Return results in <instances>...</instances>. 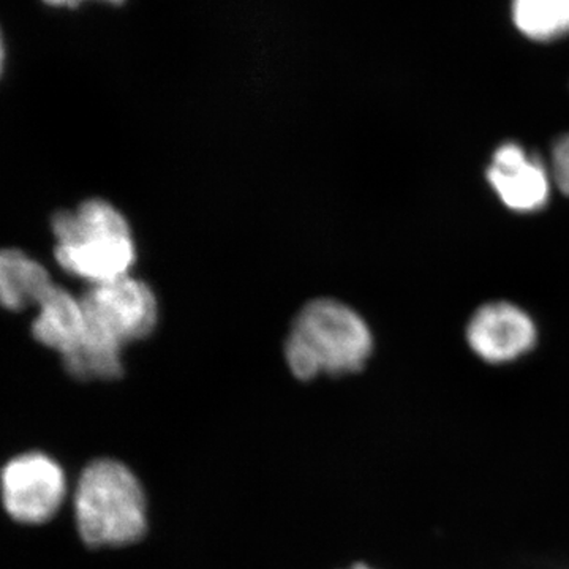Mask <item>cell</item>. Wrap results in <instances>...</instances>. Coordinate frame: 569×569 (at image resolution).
I'll use <instances>...</instances> for the list:
<instances>
[{
	"label": "cell",
	"mask_w": 569,
	"mask_h": 569,
	"mask_svg": "<svg viewBox=\"0 0 569 569\" xmlns=\"http://www.w3.org/2000/svg\"><path fill=\"white\" fill-rule=\"evenodd\" d=\"M69 481L61 463L40 451L10 459L0 470V500L22 526L50 522L66 503Z\"/></svg>",
	"instance_id": "5b68a950"
},
{
	"label": "cell",
	"mask_w": 569,
	"mask_h": 569,
	"mask_svg": "<svg viewBox=\"0 0 569 569\" xmlns=\"http://www.w3.org/2000/svg\"><path fill=\"white\" fill-rule=\"evenodd\" d=\"M467 342L481 361L503 366L529 355L538 342L533 318L512 302L479 307L467 326Z\"/></svg>",
	"instance_id": "8992f818"
},
{
	"label": "cell",
	"mask_w": 569,
	"mask_h": 569,
	"mask_svg": "<svg viewBox=\"0 0 569 569\" xmlns=\"http://www.w3.org/2000/svg\"><path fill=\"white\" fill-rule=\"evenodd\" d=\"M37 307L39 313L32 323L37 342L61 355V358L73 353L84 340L88 329L81 298L54 284Z\"/></svg>",
	"instance_id": "ba28073f"
},
{
	"label": "cell",
	"mask_w": 569,
	"mask_h": 569,
	"mask_svg": "<svg viewBox=\"0 0 569 569\" xmlns=\"http://www.w3.org/2000/svg\"><path fill=\"white\" fill-rule=\"evenodd\" d=\"M50 272L28 253L17 249L0 250V306L20 312L39 306L54 287Z\"/></svg>",
	"instance_id": "9c48e42d"
},
{
	"label": "cell",
	"mask_w": 569,
	"mask_h": 569,
	"mask_svg": "<svg viewBox=\"0 0 569 569\" xmlns=\"http://www.w3.org/2000/svg\"><path fill=\"white\" fill-rule=\"evenodd\" d=\"M342 569H380L378 567H373V565L367 563V561H355V563L348 565L347 568Z\"/></svg>",
	"instance_id": "4fadbf2b"
},
{
	"label": "cell",
	"mask_w": 569,
	"mask_h": 569,
	"mask_svg": "<svg viewBox=\"0 0 569 569\" xmlns=\"http://www.w3.org/2000/svg\"><path fill=\"white\" fill-rule=\"evenodd\" d=\"M54 257L67 274L92 284L130 276L137 246L126 216L104 200H89L52 217Z\"/></svg>",
	"instance_id": "3957f363"
},
{
	"label": "cell",
	"mask_w": 569,
	"mask_h": 569,
	"mask_svg": "<svg viewBox=\"0 0 569 569\" xmlns=\"http://www.w3.org/2000/svg\"><path fill=\"white\" fill-rule=\"evenodd\" d=\"M486 179L509 211L539 212L549 203L552 192L550 168L537 156L515 141L503 142L492 153Z\"/></svg>",
	"instance_id": "52a82bcc"
},
{
	"label": "cell",
	"mask_w": 569,
	"mask_h": 569,
	"mask_svg": "<svg viewBox=\"0 0 569 569\" xmlns=\"http://www.w3.org/2000/svg\"><path fill=\"white\" fill-rule=\"evenodd\" d=\"M373 353V336L365 318L336 299H316L302 307L284 342V362L299 381L320 376L361 372Z\"/></svg>",
	"instance_id": "7a4b0ae2"
},
{
	"label": "cell",
	"mask_w": 569,
	"mask_h": 569,
	"mask_svg": "<svg viewBox=\"0 0 569 569\" xmlns=\"http://www.w3.org/2000/svg\"><path fill=\"white\" fill-rule=\"evenodd\" d=\"M3 61H6V47H3L2 32H0V74H2Z\"/></svg>",
	"instance_id": "5bb4252c"
},
{
	"label": "cell",
	"mask_w": 569,
	"mask_h": 569,
	"mask_svg": "<svg viewBox=\"0 0 569 569\" xmlns=\"http://www.w3.org/2000/svg\"><path fill=\"white\" fill-rule=\"evenodd\" d=\"M550 173L560 192L569 197V133L553 142L550 152Z\"/></svg>",
	"instance_id": "8fae6325"
},
{
	"label": "cell",
	"mask_w": 569,
	"mask_h": 569,
	"mask_svg": "<svg viewBox=\"0 0 569 569\" xmlns=\"http://www.w3.org/2000/svg\"><path fill=\"white\" fill-rule=\"evenodd\" d=\"M74 527L89 549L140 545L149 533V500L133 468L114 458L82 468L73 492Z\"/></svg>",
	"instance_id": "6da1fadb"
},
{
	"label": "cell",
	"mask_w": 569,
	"mask_h": 569,
	"mask_svg": "<svg viewBox=\"0 0 569 569\" xmlns=\"http://www.w3.org/2000/svg\"><path fill=\"white\" fill-rule=\"evenodd\" d=\"M512 28L533 43L569 37V0H509Z\"/></svg>",
	"instance_id": "30bf717a"
},
{
	"label": "cell",
	"mask_w": 569,
	"mask_h": 569,
	"mask_svg": "<svg viewBox=\"0 0 569 569\" xmlns=\"http://www.w3.org/2000/svg\"><path fill=\"white\" fill-rule=\"evenodd\" d=\"M81 301L88 329L74 351L122 358L123 348L151 336L159 320V302L151 287L130 276L92 284Z\"/></svg>",
	"instance_id": "277c9868"
},
{
	"label": "cell",
	"mask_w": 569,
	"mask_h": 569,
	"mask_svg": "<svg viewBox=\"0 0 569 569\" xmlns=\"http://www.w3.org/2000/svg\"><path fill=\"white\" fill-rule=\"evenodd\" d=\"M43 2L51 7H77L80 6L81 2H84V0H43ZM102 2L119 6V3H123L126 0H102Z\"/></svg>",
	"instance_id": "7c38bea8"
}]
</instances>
